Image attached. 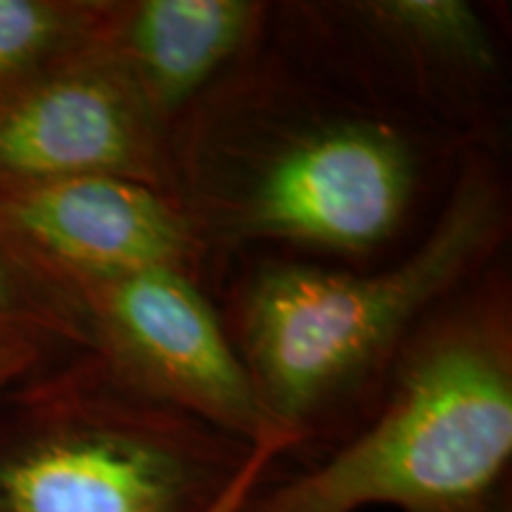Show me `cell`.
I'll return each mask as SVG.
<instances>
[{"instance_id":"obj_1","label":"cell","mask_w":512,"mask_h":512,"mask_svg":"<svg viewBox=\"0 0 512 512\" xmlns=\"http://www.w3.org/2000/svg\"><path fill=\"white\" fill-rule=\"evenodd\" d=\"M467 150L266 31L171 128V192L221 268L242 254L375 268L425 235Z\"/></svg>"},{"instance_id":"obj_2","label":"cell","mask_w":512,"mask_h":512,"mask_svg":"<svg viewBox=\"0 0 512 512\" xmlns=\"http://www.w3.org/2000/svg\"><path fill=\"white\" fill-rule=\"evenodd\" d=\"M508 155L472 147L415 245L375 268L228 259L214 302L285 458L306 465L366 422L427 318L510 254Z\"/></svg>"},{"instance_id":"obj_3","label":"cell","mask_w":512,"mask_h":512,"mask_svg":"<svg viewBox=\"0 0 512 512\" xmlns=\"http://www.w3.org/2000/svg\"><path fill=\"white\" fill-rule=\"evenodd\" d=\"M512 512L510 254L427 318L342 444L240 512Z\"/></svg>"},{"instance_id":"obj_4","label":"cell","mask_w":512,"mask_h":512,"mask_svg":"<svg viewBox=\"0 0 512 512\" xmlns=\"http://www.w3.org/2000/svg\"><path fill=\"white\" fill-rule=\"evenodd\" d=\"M0 422V512H209L278 439L249 444L136 392L98 356Z\"/></svg>"},{"instance_id":"obj_5","label":"cell","mask_w":512,"mask_h":512,"mask_svg":"<svg viewBox=\"0 0 512 512\" xmlns=\"http://www.w3.org/2000/svg\"><path fill=\"white\" fill-rule=\"evenodd\" d=\"M268 36L370 100L508 155L510 5L482 0H280Z\"/></svg>"},{"instance_id":"obj_6","label":"cell","mask_w":512,"mask_h":512,"mask_svg":"<svg viewBox=\"0 0 512 512\" xmlns=\"http://www.w3.org/2000/svg\"><path fill=\"white\" fill-rule=\"evenodd\" d=\"M50 280L76 311L88 351L128 387L249 444L283 441L200 283L166 271Z\"/></svg>"},{"instance_id":"obj_7","label":"cell","mask_w":512,"mask_h":512,"mask_svg":"<svg viewBox=\"0 0 512 512\" xmlns=\"http://www.w3.org/2000/svg\"><path fill=\"white\" fill-rule=\"evenodd\" d=\"M83 176L171 190L169 128L95 38L0 95V192Z\"/></svg>"},{"instance_id":"obj_8","label":"cell","mask_w":512,"mask_h":512,"mask_svg":"<svg viewBox=\"0 0 512 512\" xmlns=\"http://www.w3.org/2000/svg\"><path fill=\"white\" fill-rule=\"evenodd\" d=\"M0 219L46 278L166 271L209 294L221 261L171 190L83 176L0 192Z\"/></svg>"},{"instance_id":"obj_9","label":"cell","mask_w":512,"mask_h":512,"mask_svg":"<svg viewBox=\"0 0 512 512\" xmlns=\"http://www.w3.org/2000/svg\"><path fill=\"white\" fill-rule=\"evenodd\" d=\"M271 10L268 0H105L95 46L171 133L264 41Z\"/></svg>"},{"instance_id":"obj_10","label":"cell","mask_w":512,"mask_h":512,"mask_svg":"<svg viewBox=\"0 0 512 512\" xmlns=\"http://www.w3.org/2000/svg\"><path fill=\"white\" fill-rule=\"evenodd\" d=\"M105 0H0V95L86 48Z\"/></svg>"},{"instance_id":"obj_11","label":"cell","mask_w":512,"mask_h":512,"mask_svg":"<svg viewBox=\"0 0 512 512\" xmlns=\"http://www.w3.org/2000/svg\"><path fill=\"white\" fill-rule=\"evenodd\" d=\"M48 339H67L88 349L72 304L0 219V342L41 349Z\"/></svg>"},{"instance_id":"obj_12","label":"cell","mask_w":512,"mask_h":512,"mask_svg":"<svg viewBox=\"0 0 512 512\" xmlns=\"http://www.w3.org/2000/svg\"><path fill=\"white\" fill-rule=\"evenodd\" d=\"M38 356H41V349L29 347V344L0 342V392L27 377L29 370L36 366Z\"/></svg>"},{"instance_id":"obj_13","label":"cell","mask_w":512,"mask_h":512,"mask_svg":"<svg viewBox=\"0 0 512 512\" xmlns=\"http://www.w3.org/2000/svg\"><path fill=\"white\" fill-rule=\"evenodd\" d=\"M278 463V458H266V460H261L259 465H254L252 470L247 472L245 477L240 479L238 484L233 486V489L228 491L226 496L221 498L219 503L214 505V508H211L209 512H240V508H242V503H245V498L252 494V489L256 484L261 482V479H264L268 472L273 470V465Z\"/></svg>"}]
</instances>
